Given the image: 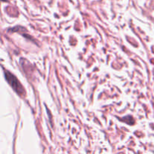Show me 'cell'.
Returning a JSON list of instances; mask_svg holds the SVG:
<instances>
[{
  "label": "cell",
  "mask_w": 154,
  "mask_h": 154,
  "mask_svg": "<svg viewBox=\"0 0 154 154\" xmlns=\"http://www.w3.org/2000/svg\"><path fill=\"white\" fill-rule=\"evenodd\" d=\"M121 120L129 125H133L135 123V120H134V118L132 116H127V117H123V118L121 119Z\"/></svg>",
  "instance_id": "2"
},
{
  "label": "cell",
  "mask_w": 154,
  "mask_h": 154,
  "mask_svg": "<svg viewBox=\"0 0 154 154\" xmlns=\"http://www.w3.org/2000/svg\"><path fill=\"white\" fill-rule=\"evenodd\" d=\"M5 74V78L7 80L8 83L10 84L11 87L13 88V90L16 92L17 93L20 95L21 96H25V90H24L22 84L20 83V81L17 79L16 77L14 75H12L11 72H9L8 71H4Z\"/></svg>",
  "instance_id": "1"
}]
</instances>
